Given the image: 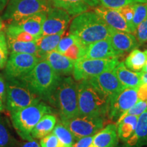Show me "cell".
I'll return each instance as SVG.
<instances>
[{"label":"cell","mask_w":147,"mask_h":147,"mask_svg":"<svg viewBox=\"0 0 147 147\" xmlns=\"http://www.w3.org/2000/svg\"><path fill=\"white\" fill-rule=\"evenodd\" d=\"M52 108L40 102L23 109L10 112L12 125L18 135L23 140H34L31 133L33 129L46 114L52 113Z\"/></svg>","instance_id":"5b68a950"},{"label":"cell","mask_w":147,"mask_h":147,"mask_svg":"<svg viewBox=\"0 0 147 147\" xmlns=\"http://www.w3.org/2000/svg\"><path fill=\"white\" fill-rule=\"evenodd\" d=\"M142 72V71H141ZM141 80H142V84L147 83V73L142 72V76H141Z\"/></svg>","instance_id":"ee69618b"},{"label":"cell","mask_w":147,"mask_h":147,"mask_svg":"<svg viewBox=\"0 0 147 147\" xmlns=\"http://www.w3.org/2000/svg\"><path fill=\"white\" fill-rule=\"evenodd\" d=\"M141 71L144 73H147V60H146V63H145V65L144 66V67H143V69H142V71Z\"/></svg>","instance_id":"bcb514c9"},{"label":"cell","mask_w":147,"mask_h":147,"mask_svg":"<svg viewBox=\"0 0 147 147\" xmlns=\"http://www.w3.org/2000/svg\"><path fill=\"white\" fill-rule=\"evenodd\" d=\"M0 99L3 103L6 99V82H5L4 77L0 73Z\"/></svg>","instance_id":"60d3db41"},{"label":"cell","mask_w":147,"mask_h":147,"mask_svg":"<svg viewBox=\"0 0 147 147\" xmlns=\"http://www.w3.org/2000/svg\"><path fill=\"white\" fill-rule=\"evenodd\" d=\"M5 35L7 40L18 42H32L36 40L34 36L25 32L14 23H10L6 27Z\"/></svg>","instance_id":"83f0119b"},{"label":"cell","mask_w":147,"mask_h":147,"mask_svg":"<svg viewBox=\"0 0 147 147\" xmlns=\"http://www.w3.org/2000/svg\"><path fill=\"white\" fill-rule=\"evenodd\" d=\"M147 60V55L139 49H135L130 52L125 60V65L130 70L140 72L142 71Z\"/></svg>","instance_id":"484cf974"},{"label":"cell","mask_w":147,"mask_h":147,"mask_svg":"<svg viewBox=\"0 0 147 147\" xmlns=\"http://www.w3.org/2000/svg\"><path fill=\"white\" fill-rule=\"evenodd\" d=\"M51 103L57 107L61 122L80 115L78 84L72 78L68 76L61 78Z\"/></svg>","instance_id":"277c9868"},{"label":"cell","mask_w":147,"mask_h":147,"mask_svg":"<svg viewBox=\"0 0 147 147\" xmlns=\"http://www.w3.org/2000/svg\"><path fill=\"white\" fill-rule=\"evenodd\" d=\"M64 33L65 32L49 36H42L36 39L35 42L38 49V58L40 59H45L48 53L56 49Z\"/></svg>","instance_id":"603a6c76"},{"label":"cell","mask_w":147,"mask_h":147,"mask_svg":"<svg viewBox=\"0 0 147 147\" xmlns=\"http://www.w3.org/2000/svg\"><path fill=\"white\" fill-rule=\"evenodd\" d=\"M6 108L10 112L23 109L40 102L41 98L17 80L6 79Z\"/></svg>","instance_id":"ba28073f"},{"label":"cell","mask_w":147,"mask_h":147,"mask_svg":"<svg viewBox=\"0 0 147 147\" xmlns=\"http://www.w3.org/2000/svg\"><path fill=\"white\" fill-rule=\"evenodd\" d=\"M94 12L105 21L108 26L117 30L131 33L127 23L117 9L97 7Z\"/></svg>","instance_id":"e0dca14e"},{"label":"cell","mask_w":147,"mask_h":147,"mask_svg":"<svg viewBox=\"0 0 147 147\" xmlns=\"http://www.w3.org/2000/svg\"><path fill=\"white\" fill-rule=\"evenodd\" d=\"M52 5L51 0H10L3 18L10 23L16 22L38 12H48Z\"/></svg>","instance_id":"8992f818"},{"label":"cell","mask_w":147,"mask_h":147,"mask_svg":"<svg viewBox=\"0 0 147 147\" xmlns=\"http://www.w3.org/2000/svg\"><path fill=\"white\" fill-rule=\"evenodd\" d=\"M40 59L36 55L21 53H11L5 65L6 79L20 80L30 72Z\"/></svg>","instance_id":"30bf717a"},{"label":"cell","mask_w":147,"mask_h":147,"mask_svg":"<svg viewBox=\"0 0 147 147\" xmlns=\"http://www.w3.org/2000/svg\"><path fill=\"white\" fill-rule=\"evenodd\" d=\"M145 53H146V55H147V50H146V51H145Z\"/></svg>","instance_id":"c3c4849f"},{"label":"cell","mask_w":147,"mask_h":147,"mask_svg":"<svg viewBox=\"0 0 147 147\" xmlns=\"http://www.w3.org/2000/svg\"><path fill=\"white\" fill-rule=\"evenodd\" d=\"M53 133L57 137L61 147H71L76 141L71 132L62 123L55 125Z\"/></svg>","instance_id":"f1b7e54d"},{"label":"cell","mask_w":147,"mask_h":147,"mask_svg":"<svg viewBox=\"0 0 147 147\" xmlns=\"http://www.w3.org/2000/svg\"><path fill=\"white\" fill-rule=\"evenodd\" d=\"M40 147H61L57 137L53 133L49 134L40 140Z\"/></svg>","instance_id":"f35d334b"},{"label":"cell","mask_w":147,"mask_h":147,"mask_svg":"<svg viewBox=\"0 0 147 147\" xmlns=\"http://www.w3.org/2000/svg\"><path fill=\"white\" fill-rule=\"evenodd\" d=\"M20 147H40V145L36 140L34 139L32 140H29L26 142L23 143Z\"/></svg>","instance_id":"7bdbcfd3"},{"label":"cell","mask_w":147,"mask_h":147,"mask_svg":"<svg viewBox=\"0 0 147 147\" xmlns=\"http://www.w3.org/2000/svg\"><path fill=\"white\" fill-rule=\"evenodd\" d=\"M16 140L11 135L3 119L0 117V147H15Z\"/></svg>","instance_id":"4dcf8cb0"},{"label":"cell","mask_w":147,"mask_h":147,"mask_svg":"<svg viewBox=\"0 0 147 147\" xmlns=\"http://www.w3.org/2000/svg\"><path fill=\"white\" fill-rule=\"evenodd\" d=\"M88 80L101 91L107 93L110 97L125 88L119 81L113 70L104 71Z\"/></svg>","instance_id":"4fadbf2b"},{"label":"cell","mask_w":147,"mask_h":147,"mask_svg":"<svg viewBox=\"0 0 147 147\" xmlns=\"http://www.w3.org/2000/svg\"><path fill=\"white\" fill-rule=\"evenodd\" d=\"M47 12H40L12 23L16 24L20 28L37 39L42 36V27L47 18Z\"/></svg>","instance_id":"ac0fdd59"},{"label":"cell","mask_w":147,"mask_h":147,"mask_svg":"<svg viewBox=\"0 0 147 147\" xmlns=\"http://www.w3.org/2000/svg\"><path fill=\"white\" fill-rule=\"evenodd\" d=\"M3 27H4V25H3V21H2V20H1V18H0V32H1V31H2Z\"/></svg>","instance_id":"7dc6e473"},{"label":"cell","mask_w":147,"mask_h":147,"mask_svg":"<svg viewBox=\"0 0 147 147\" xmlns=\"http://www.w3.org/2000/svg\"><path fill=\"white\" fill-rule=\"evenodd\" d=\"M144 146H147V109L139 116L134 134L121 147H144Z\"/></svg>","instance_id":"44dd1931"},{"label":"cell","mask_w":147,"mask_h":147,"mask_svg":"<svg viewBox=\"0 0 147 147\" xmlns=\"http://www.w3.org/2000/svg\"><path fill=\"white\" fill-rule=\"evenodd\" d=\"M134 14L131 27V34H134L137 27L147 18V3H134Z\"/></svg>","instance_id":"f546056e"},{"label":"cell","mask_w":147,"mask_h":147,"mask_svg":"<svg viewBox=\"0 0 147 147\" xmlns=\"http://www.w3.org/2000/svg\"><path fill=\"white\" fill-rule=\"evenodd\" d=\"M57 123V118L52 114H46L33 129L31 135L34 139H42L53 131Z\"/></svg>","instance_id":"cb8c5ba5"},{"label":"cell","mask_w":147,"mask_h":147,"mask_svg":"<svg viewBox=\"0 0 147 147\" xmlns=\"http://www.w3.org/2000/svg\"><path fill=\"white\" fill-rule=\"evenodd\" d=\"M62 123L71 132L76 140L93 136L104 127V118L101 117L78 115Z\"/></svg>","instance_id":"9c48e42d"},{"label":"cell","mask_w":147,"mask_h":147,"mask_svg":"<svg viewBox=\"0 0 147 147\" xmlns=\"http://www.w3.org/2000/svg\"><path fill=\"white\" fill-rule=\"evenodd\" d=\"M3 109H4V106H3V102H2V100L0 99V113L3 111Z\"/></svg>","instance_id":"f6af8a7d"},{"label":"cell","mask_w":147,"mask_h":147,"mask_svg":"<svg viewBox=\"0 0 147 147\" xmlns=\"http://www.w3.org/2000/svg\"><path fill=\"white\" fill-rule=\"evenodd\" d=\"M119 63V58L79 59L74 64V78L80 82L89 80L104 71H113Z\"/></svg>","instance_id":"52a82bcc"},{"label":"cell","mask_w":147,"mask_h":147,"mask_svg":"<svg viewBox=\"0 0 147 147\" xmlns=\"http://www.w3.org/2000/svg\"><path fill=\"white\" fill-rule=\"evenodd\" d=\"M93 136L84 137L74 142V144L71 147H89L93 141Z\"/></svg>","instance_id":"ab89813d"},{"label":"cell","mask_w":147,"mask_h":147,"mask_svg":"<svg viewBox=\"0 0 147 147\" xmlns=\"http://www.w3.org/2000/svg\"><path fill=\"white\" fill-rule=\"evenodd\" d=\"M111 27L95 12H87L76 16L69 26V34L74 36L84 47L110 36Z\"/></svg>","instance_id":"7a4b0ae2"},{"label":"cell","mask_w":147,"mask_h":147,"mask_svg":"<svg viewBox=\"0 0 147 147\" xmlns=\"http://www.w3.org/2000/svg\"><path fill=\"white\" fill-rule=\"evenodd\" d=\"M102 6L118 9L125 5L138 3H147V0H100Z\"/></svg>","instance_id":"d6a6232c"},{"label":"cell","mask_w":147,"mask_h":147,"mask_svg":"<svg viewBox=\"0 0 147 147\" xmlns=\"http://www.w3.org/2000/svg\"><path fill=\"white\" fill-rule=\"evenodd\" d=\"M70 21V15L65 10L52 7L47 12L42 27V36L57 34L65 32Z\"/></svg>","instance_id":"7c38bea8"},{"label":"cell","mask_w":147,"mask_h":147,"mask_svg":"<svg viewBox=\"0 0 147 147\" xmlns=\"http://www.w3.org/2000/svg\"><path fill=\"white\" fill-rule=\"evenodd\" d=\"M8 57V47L6 36L3 31L0 32V69L6 65Z\"/></svg>","instance_id":"836d02e7"},{"label":"cell","mask_w":147,"mask_h":147,"mask_svg":"<svg viewBox=\"0 0 147 147\" xmlns=\"http://www.w3.org/2000/svg\"><path fill=\"white\" fill-rule=\"evenodd\" d=\"M113 71L125 87L138 89L142 84V72H136L130 70L126 67L124 62H119L113 69Z\"/></svg>","instance_id":"7402d4cb"},{"label":"cell","mask_w":147,"mask_h":147,"mask_svg":"<svg viewBox=\"0 0 147 147\" xmlns=\"http://www.w3.org/2000/svg\"><path fill=\"white\" fill-rule=\"evenodd\" d=\"M138 119V116L128 115L125 117L120 122L117 123L119 139L122 142H125L134 134L137 125Z\"/></svg>","instance_id":"d4e9b609"},{"label":"cell","mask_w":147,"mask_h":147,"mask_svg":"<svg viewBox=\"0 0 147 147\" xmlns=\"http://www.w3.org/2000/svg\"><path fill=\"white\" fill-rule=\"evenodd\" d=\"M138 101L147 102V83L142 84L138 89Z\"/></svg>","instance_id":"b9f144b4"},{"label":"cell","mask_w":147,"mask_h":147,"mask_svg":"<svg viewBox=\"0 0 147 147\" xmlns=\"http://www.w3.org/2000/svg\"><path fill=\"white\" fill-rule=\"evenodd\" d=\"M113 49L121 55L131 52L138 47L139 44L136 36L131 33L117 30L111 27L108 37Z\"/></svg>","instance_id":"5bb4252c"},{"label":"cell","mask_w":147,"mask_h":147,"mask_svg":"<svg viewBox=\"0 0 147 147\" xmlns=\"http://www.w3.org/2000/svg\"><path fill=\"white\" fill-rule=\"evenodd\" d=\"M53 7L65 10L69 15L77 16L100 4V0H51Z\"/></svg>","instance_id":"2e32d148"},{"label":"cell","mask_w":147,"mask_h":147,"mask_svg":"<svg viewBox=\"0 0 147 147\" xmlns=\"http://www.w3.org/2000/svg\"><path fill=\"white\" fill-rule=\"evenodd\" d=\"M134 34L139 45L147 42V18L137 27Z\"/></svg>","instance_id":"8d00e7d4"},{"label":"cell","mask_w":147,"mask_h":147,"mask_svg":"<svg viewBox=\"0 0 147 147\" xmlns=\"http://www.w3.org/2000/svg\"><path fill=\"white\" fill-rule=\"evenodd\" d=\"M119 142L117 126L109 124L93 136L89 147H117Z\"/></svg>","instance_id":"ffe728a7"},{"label":"cell","mask_w":147,"mask_h":147,"mask_svg":"<svg viewBox=\"0 0 147 147\" xmlns=\"http://www.w3.org/2000/svg\"><path fill=\"white\" fill-rule=\"evenodd\" d=\"M77 41H78V40H77L76 37L69 34L68 36L64 37V38L61 39L55 51H57V52L61 53V54H63L73 44H74Z\"/></svg>","instance_id":"d590c367"},{"label":"cell","mask_w":147,"mask_h":147,"mask_svg":"<svg viewBox=\"0 0 147 147\" xmlns=\"http://www.w3.org/2000/svg\"><path fill=\"white\" fill-rule=\"evenodd\" d=\"M61 78V76L53 70L47 60L40 59L34 68L18 81L41 100L51 102Z\"/></svg>","instance_id":"6da1fadb"},{"label":"cell","mask_w":147,"mask_h":147,"mask_svg":"<svg viewBox=\"0 0 147 147\" xmlns=\"http://www.w3.org/2000/svg\"><path fill=\"white\" fill-rule=\"evenodd\" d=\"M7 43L8 49L11 51V53H28L36 55L37 57H38V49L35 41L18 42L15 40H7Z\"/></svg>","instance_id":"4316f807"},{"label":"cell","mask_w":147,"mask_h":147,"mask_svg":"<svg viewBox=\"0 0 147 147\" xmlns=\"http://www.w3.org/2000/svg\"><path fill=\"white\" fill-rule=\"evenodd\" d=\"M117 10L119 11V13L122 15L124 19L125 20V21L127 22V23L128 26L129 27L130 29L134 14V4L125 5V6L121 7V8H119L118 9H117ZM130 32H131V30H130Z\"/></svg>","instance_id":"74e56055"},{"label":"cell","mask_w":147,"mask_h":147,"mask_svg":"<svg viewBox=\"0 0 147 147\" xmlns=\"http://www.w3.org/2000/svg\"><path fill=\"white\" fill-rule=\"evenodd\" d=\"M138 100V89L125 87L110 97L108 116L111 120H118L123 114L132 107Z\"/></svg>","instance_id":"8fae6325"},{"label":"cell","mask_w":147,"mask_h":147,"mask_svg":"<svg viewBox=\"0 0 147 147\" xmlns=\"http://www.w3.org/2000/svg\"><path fill=\"white\" fill-rule=\"evenodd\" d=\"M86 47L82 46L78 40L74 44H73L70 47L63 53V55L67 57L73 61H77L79 59H81L83 56Z\"/></svg>","instance_id":"1f68e13d"},{"label":"cell","mask_w":147,"mask_h":147,"mask_svg":"<svg viewBox=\"0 0 147 147\" xmlns=\"http://www.w3.org/2000/svg\"><path fill=\"white\" fill-rule=\"evenodd\" d=\"M121 56L122 55L113 49L108 38L86 47L81 59H113Z\"/></svg>","instance_id":"9a60e30c"},{"label":"cell","mask_w":147,"mask_h":147,"mask_svg":"<svg viewBox=\"0 0 147 147\" xmlns=\"http://www.w3.org/2000/svg\"><path fill=\"white\" fill-rule=\"evenodd\" d=\"M45 59L50 64L53 70L60 76H69L73 73L76 61L57 51H53L48 53Z\"/></svg>","instance_id":"d6986e66"},{"label":"cell","mask_w":147,"mask_h":147,"mask_svg":"<svg viewBox=\"0 0 147 147\" xmlns=\"http://www.w3.org/2000/svg\"><path fill=\"white\" fill-rule=\"evenodd\" d=\"M147 109V102H144V101H138L134 105L129 109L127 111L123 114L122 115L119 117V119L117 121V123L120 122L125 117L128 115H134V116H138L139 117L141 114L144 113Z\"/></svg>","instance_id":"e575fe53"},{"label":"cell","mask_w":147,"mask_h":147,"mask_svg":"<svg viewBox=\"0 0 147 147\" xmlns=\"http://www.w3.org/2000/svg\"><path fill=\"white\" fill-rule=\"evenodd\" d=\"M78 97L80 115L103 118L108 115L110 96L88 80L78 84Z\"/></svg>","instance_id":"3957f363"}]
</instances>
